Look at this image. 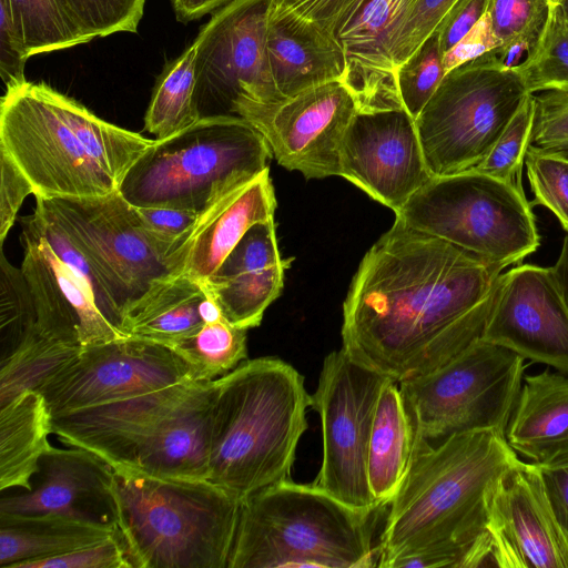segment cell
Returning <instances> with one entry per match:
<instances>
[{
    "label": "cell",
    "instance_id": "obj_1",
    "mask_svg": "<svg viewBox=\"0 0 568 568\" xmlns=\"http://www.w3.org/2000/svg\"><path fill=\"white\" fill-rule=\"evenodd\" d=\"M503 270L395 220L367 251L343 306V349L399 383L481 338Z\"/></svg>",
    "mask_w": 568,
    "mask_h": 568
},
{
    "label": "cell",
    "instance_id": "obj_2",
    "mask_svg": "<svg viewBox=\"0 0 568 568\" xmlns=\"http://www.w3.org/2000/svg\"><path fill=\"white\" fill-rule=\"evenodd\" d=\"M517 458L491 429L456 433L436 446L415 442L388 504L377 567H479L493 493Z\"/></svg>",
    "mask_w": 568,
    "mask_h": 568
},
{
    "label": "cell",
    "instance_id": "obj_3",
    "mask_svg": "<svg viewBox=\"0 0 568 568\" xmlns=\"http://www.w3.org/2000/svg\"><path fill=\"white\" fill-rule=\"evenodd\" d=\"M214 385L209 480L243 499L288 479L312 403L304 377L280 358L258 357Z\"/></svg>",
    "mask_w": 568,
    "mask_h": 568
},
{
    "label": "cell",
    "instance_id": "obj_4",
    "mask_svg": "<svg viewBox=\"0 0 568 568\" xmlns=\"http://www.w3.org/2000/svg\"><path fill=\"white\" fill-rule=\"evenodd\" d=\"M214 381H183L118 402L52 416V433L113 469L209 479Z\"/></svg>",
    "mask_w": 568,
    "mask_h": 568
},
{
    "label": "cell",
    "instance_id": "obj_5",
    "mask_svg": "<svg viewBox=\"0 0 568 568\" xmlns=\"http://www.w3.org/2000/svg\"><path fill=\"white\" fill-rule=\"evenodd\" d=\"M112 491L131 568H227L242 503L230 490L113 469Z\"/></svg>",
    "mask_w": 568,
    "mask_h": 568
},
{
    "label": "cell",
    "instance_id": "obj_6",
    "mask_svg": "<svg viewBox=\"0 0 568 568\" xmlns=\"http://www.w3.org/2000/svg\"><path fill=\"white\" fill-rule=\"evenodd\" d=\"M375 513L285 479L242 499L227 568H371Z\"/></svg>",
    "mask_w": 568,
    "mask_h": 568
},
{
    "label": "cell",
    "instance_id": "obj_7",
    "mask_svg": "<svg viewBox=\"0 0 568 568\" xmlns=\"http://www.w3.org/2000/svg\"><path fill=\"white\" fill-rule=\"evenodd\" d=\"M272 155L264 135L242 118L205 116L173 135L155 139L118 191L136 207L201 213L267 170Z\"/></svg>",
    "mask_w": 568,
    "mask_h": 568
},
{
    "label": "cell",
    "instance_id": "obj_8",
    "mask_svg": "<svg viewBox=\"0 0 568 568\" xmlns=\"http://www.w3.org/2000/svg\"><path fill=\"white\" fill-rule=\"evenodd\" d=\"M531 209L525 193L510 184L466 171L432 176L395 220L504 270L539 246Z\"/></svg>",
    "mask_w": 568,
    "mask_h": 568
},
{
    "label": "cell",
    "instance_id": "obj_9",
    "mask_svg": "<svg viewBox=\"0 0 568 568\" xmlns=\"http://www.w3.org/2000/svg\"><path fill=\"white\" fill-rule=\"evenodd\" d=\"M528 94L493 50L454 68L415 119L432 176L469 171L490 152Z\"/></svg>",
    "mask_w": 568,
    "mask_h": 568
},
{
    "label": "cell",
    "instance_id": "obj_10",
    "mask_svg": "<svg viewBox=\"0 0 568 568\" xmlns=\"http://www.w3.org/2000/svg\"><path fill=\"white\" fill-rule=\"evenodd\" d=\"M524 361L480 338L434 371L399 382L415 442L486 429L505 435L523 385Z\"/></svg>",
    "mask_w": 568,
    "mask_h": 568
},
{
    "label": "cell",
    "instance_id": "obj_11",
    "mask_svg": "<svg viewBox=\"0 0 568 568\" xmlns=\"http://www.w3.org/2000/svg\"><path fill=\"white\" fill-rule=\"evenodd\" d=\"M388 377L355 361L343 348L329 353L311 407L320 415L323 457L315 484L352 508L375 513L367 458L376 404Z\"/></svg>",
    "mask_w": 568,
    "mask_h": 568
},
{
    "label": "cell",
    "instance_id": "obj_12",
    "mask_svg": "<svg viewBox=\"0 0 568 568\" xmlns=\"http://www.w3.org/2000/svg\"><path fill=\"white\" fill-rule=\"evenodd\" d=\"M0 151L33 187V195L92 197L119 189L84 150L39 83L6 89L0 102Z\"/></svg>",
    "mask_w": 568,
    "mask_h": 568
},
{
    "label": "cell",
    "instance_id": "obj_13",
    "mask_svg": "<svg viewBox=\"0 0 568 568\" xmlns=\"http://www.w3.org/2000/svg\"><path fill=\"white\" fill-rule=\"evenodd\" d=\"M36 209L54 220L88 256L121 318L152 283L171 275L134 206L118 190L92 197L36 196Z\"/></svg>",
    "mask_w": 568,
    "mask_h": 568
},
{
    "label": "cell",
    "instance_id": "obj_14",
    "mask_svg": "<svg viewBox=\"0 0 568 568\" xmlns=\"http://www.w3.org/2000/svg\"><path fill=\"white\" fill-rule=\"evenodd\" d=\"M272 0H234L212 13L195 40L194 99L200 118L234 115L247 103L273 105L277 92L266 53Z\"/></svg>",
    "mask_w": 568,
    "mask_h": 568
},
{
    "label": "cell",
    "instance_id": "obj_15",
    "mask_svg": "<svg viewBox=\"0 0 568 568\" xmlns=\"http://www.w3.org/2000/svg\"><path fill=\"white\" fill-rule=\"evenodd\" d=\"M192 379L171 347L125 337L82 346L39 390L52 416L122 400ZM193 381V379H192Z\"/></svg>",
    "mask_w": 568,
    "mask_h": 568
},
{
    "label": "cell",
    "instance_id": "obj_16",
    "mask_svg": "<svg viewBox=\"0 0 568 568\" xmlns=\"http://www.w3.org/2000/svg\"><path fill=\"white\" fill-rule=\"evenodd\" d=\"M357 111L351 91L336 80L273 105H255L244 120L264 135L282 166L322 179L339 175L342 142Z\"/></svg>",
    "mask_w": 568,
    "mask_h": 568
},
{
    "label": "cell",
    "instance_id": "obj_17",
    "mask_svg": "<svg viewBox=\"0 0 568 568\" xmlns=\"http://www.w3.org/2000/svg\"><path fill=\"white\" fill-rule=\"evenodd\" d=\"M480 567L568 568V538L534 463L517 458L497 484Z\"/></svg>",
    "mask_w": 568,
    "mask_h": 568
},
{
    "label": "cell",
    "instance_id": "obj_18",
    "mask_svg": "<svg viewBox=\"0 0 568 568\" xmlns=\"http://www.w3.org/2000/svg\"><path fill=\"white\" fill-rule=\"evenodd\" d=\"M339 176L396 214L432 178L405 109L357 111L344 135Z\"/></svg>",
    "mask_w": 568,
    "mask_h": 568
},
{
    "label": "cell",
    "instance_id": "obj_19",
    "mask_svg": "<svg viewBox=\"0 0 568 568\" xmlns=\"http://www.w3.org/2000/svg\"><path fill=\"white\" fill-rule=\"evenodd\" d=\"M481 339L568 374V308L550 267L500 273Z\"/></svg>",
    "mask_w": 568,
    "mask_h": 568
},
{
    "label": "cell",
    "instance_id": "obj_20",
    "mask_svg": "<svg viewBox=\"0 0 568 568\" xmlns=\"http://www.w3.org/2000/svg\"><path fill=\"white\" fill-rule=\"evenodd\" d=\"M22 273L29 285L41 333L72 345L129 337L98 308L93 297L57 256L29 216L21 220Z\"/></svg>",
    "mask_w": 568,
    "mask_h": 568
},
{
    "label": "cell",
    "instance_id": "obj_21",
    "mask_svg": "<svg viewBox=\"0 0 568 568\" xmlns=\"http://www.w3.org/2000/svg\"><path fill=\"white\" fill-rule=\"evenodd\" d=\"M113 469L80 447L50 446L39 460L31 489L0 499V511L59 514L114 527Z\"/></svg>",
    "mask_w": 568,
    "mask_h": 568
},
{
    "label": "cell",
    "instance_id": "obj_22",
    "mask_svg": "<svg viewBox=\"0 0 568 568\" xmlns=\"http://www.w3.org/2000/svg\"><path fill=\"white\" fill-rule=\"evenodd\" d=\"M417 0H365L336 32L345 53L342 82L361 112L404 109L393 61L395 42Z\"/></svg>",
    "mask_w": 568,
    "mask_h": 568
},
{
    "label": "cell",
    "instance_id": "obj_23",
    "mask_svg": "<svg viewBox=\"0 0 568 568\" xmlns=\"http://www.w3.org/2000/svg\"><path fill=\"white\" fill-rule=\"evenodd\" d=\"M276 199L270 169L209 205L169 252L171 275L205 282L255 223L273 219Z\"/></svg>",
    "mask_w": 568,
    "mask_h": 568
},
{
    "label": "cell",
    "instance_id": "obj_24",
    "mask_svg": "<svg viewBox=\"0 0 568 568\" xmlns=\"http://www.w3.org/2000/svg\"><path fill=\"white\" fill-rule=\"evenodd\" d=\"M290 263L280 254L271 219L252 225L202 284L231 324L248 329L260 325L267 306L281 294Z\"/></svg>",
    "mask_w": 568,
    "mask_h": 568
},
{
    "label": "cell",
    "instance_id": "obj_25",
    "mask_svg": "<svg viewBox=\"0 0 568 568\" xmlns=\"http://www.w3.org/2000/svg\"><path fill=\"white\" fill-rule=\"evenodd\" d=\"M266 53L273 82L283 99L342 80L345 53L337 37L301 17L284 0H272Z\"/></svg>",
    "mask_w": 568,
    "mask_h": 568
},
{
    "label": "cell",
    "instance_id": "obj_26",
    "mask_svg": "<svg viewBox=\"0 0 568 568\" xmlns=\"http://www.w3.org/2000/svg\"><path fill=\"white\" fill-rule=\"evenodd\" d=\"M505 437L532 462L568 443V374L525 375Z\"/></svg>",
    "mask_w": 568,
    "mask_h": 568
},
{
    "label": "cell",
    "instance_id": "obj_27",
    "mask_svg": "<svg viewBox=\"0 0 568 568\" xmlns=\"http://www.w3.org/2000/svg\"><path fill=\"white\" fill-rule=\"evenodd\" d=\"M115 528L59 514L0 511V567L58 556L102 542Z\"/></svg>",
    "mask_w": 568,
    "mask_h": 568
},
{
    "label": "cell",
    "instance_id": "obj_28",
    "mask_svg": "<svg viewBox=\"0 0 568 568\" xmlns=\"http://www.w3.org/2000/svg\"><path fill=\"white\" fill-rule=\"evenodd\" d=\"M207 296L204 285L187 276L160 278L124 311L120 329L171 347L204 324L202 305Z\"/></svg>",
    "mask_w": 568,
    "mask_h": 568
},
{
    "label": "cell",
    "instance_id": "obj_29",
    "mask_svg": "<svg viewBox=\"0 0 568 568\" xmlns=\"http://www.w3.org/2000/svg\"><path fill=\"white\" fill-rule=\"evenodd\" d=\"M52 415L43 395L28 389L0 406V489H31L39 460L51 446Z\"/></svg>",
    "mask_w": 568,
    "mask_h": 568
},
{
    "label": "cell",
    "instance_id": "obj_30",
    "mask_svg": "<svg viewBox=\"0 0 568 568\" xmlns=\"http://www.w3.org/2000/svg\"><path fill=\"white\" fill-rule=\"evenodd\" d=\"M414 444V426L398 383L388 378L376 404L367 458L368 484L379 506H387L398 490L409 467Z\"/></svg>",
    "mask_w": 568,
    "mask_h": 568
},
{
    "label": "cell",
    "instance_id": "obj_31",
    "mask_svg": "<svg viewBox=\"0 0 568 568\" xmlns=\"http://www.w3.org/2000/svg\"><path fill=\"white\" fill-rule=\"evenodd\" d=\"M41 91L81 141L88 154L120 185L130 168L154 140L109 123L84 105L44 83Z\"/></svg>",
    "mask_w": 568,
    "mask_h": 568
},
{
    "label": "cell",
    "instance_id": "obj_32",
    "mask_svg": "<svg viewBox=\"0 0 568 568\" xmlns=\"http://www.w3.org/2000/svg\"><path fill=\"white\" fill-rule=\"evenodd\" d=\"M195 55L193 42L158 78L144 116V130L156 139L173 135L201 119L194 99Z\"/></svg>",
    "mask_w": 568,
    "mask_h": 568
},
{
    "label": "cell",
    "instance_id": "obj_33",
    "mask_svg": "<svg viewBox=\"0 0 568 568\" xmlns=\"http://www.w3.org/2000/svg\"><path fill=\"white\" fill-rule=\"evenodd\" d=\"M246 331L222 317L204 323L171 348L189 365L193 381H214L247 359Z\"/></svg>",
    "mask_w": 568,
    "mask_h": 568
},
{
    "label": "cell",
    "instance_id": "obj_34",
    "mask_svg": "<svg viewBox=\"0 0 568 568\" xmlns=\"http://www.w3.org/2000/svg\"><path fill=\"white\" fill-rule=\"evenodd\" d=\"M43 342L58 341L41 333L34 302L22 270L13 266L1 252L0 358L18 348Z\"/></svg>",
    "mask_w": 568,
    "mask_h": 568
},
{
    "label": "cell",
    "instance_id": "obj_35",
    "mask_svg": "<svg viewBox=\"0 0 568 568\" xmlns=\"http://www.w3.org/2000/svg\"><path fill=\"white\" fill-rule=\"evenodd\" d=\"M24 37L29 57L89 41L80 33L58 0H4Z\"/></svg>",
    "mask_w": 568,
    "mask_h": 568
},
{
    "label": "cell",
    "instance_id": "obj_36",
    "mask_svg": "<svg viewBox=\"0 0 568 568\" xmlns=\"http://www.w3.org/2000/svg\"><path fill=\"white\" fill-rule=\"evenodd\" d=\"M515 70L528 93L568 88V24L556 3L538 44Z\"/></svg>",
    "mask_w": 568,
    "mask_h": 568
},
{
    "label": "cell",
    "instance_id": "obj_37",
    "mask_svg": "<svg viewBox=\"0 0 568 568\" xmlns=\"http://www.w3.org/2000/svg\"><path fill=\"white\" fill-rule=\"evenodd\" d=\"M532 121L534 94L528 93L487 156L469 171L496 178L525 193L523 166L531 144Z\"/></svg>",
    "mask_w": 568,
    "mask_h": 568
},
{
    "label": "cell",
    "instance_id": "obj_38",
    "mask_svg": "<svg viewBox=\"0 0 568 568\" xmlns=\"http://www.w3.org/2000/svg\"><path fill=\"white\" fill-rule=\"evenodd\" d=\"M29 217L39 233L54 251L57 256L87 287L101 313L120 329V313L116 310L102 277L88 256L65 233V231L43 212L34 209L33 214L29 215Z\"/></svg>",
    "mask_w": 568,
    "mask_h": 568
},
{
    "label": "cell",
    "instance_id": "obj_39",
    "mask_svg": "<svg viewBox=\"0 0 568 568\" xmlns=\"http://www.w3.org/2000/svg\"><path fill=\"white\" fill-rule=\"evenodd\" d=\"M443 57L438 33L435 31L396 70L402 105L414 120L445 77Z\"/></svg>",
    "mask_w": 568,
    "mask_h": 568
},
{
    "label": "cell",
    "instance_id": "obj_40",
    "mask_svg": "<svg viewBox=\"0 0 568 568\" xmlns=\"http://www.w3.org/2000/svg\"><path fill=\"white\" fill-rule=\"evenodd\" d=\"M90 42L116 32H136L145 0H58Z\"/></svg>",
    "mask_w": 568,
    "mask_h": 568
},
{
    "label": "cell",
    "instance_id": "obj_41",
    "mask_svg": "<svg viewBox=\"0 0 568 568\" xmlns=\"http://www.w3.org/2000/svg\"><path fill=\"white\" fill-rule=\"evenodd\" d=\"M525 166L534 193L530 206L550 210L568 232V155L530 144Z\"/></svg>",
    "mask_w": 568,
    "mask_h": 568
},
{
    "label": "cell",
    "instance_id": "obj_42",
    "mask_svg": "<svg viewBox=\"0 0 568 568\" xmlns=\"http://www.w3.org/2000/svg\"><path fill=\"white\" fill-rule=\"evenodd\" d=\"M551 7L550 0H487L485 18L498 47L523 39L536 48Z\"/></svg>",
    "mask_w": 568,
    "mask_h": 568
},
{
    "label": "cell",
    "instance_id": "obj_43",
    "mask_svg": "<svg viewBox=\"0 0 568 568\" xmlns=\"http://www.w3.org/2000/svg\"><path fill=\"white\" fill-rule=\"evenodd\" d=\"M531 144L568 155V88L534 94Z\"/></svg>",
    "mask_w": 568,
    "mask_h": 568
},
{
    "label": "cell",
    "instance_id": "obj_44",
    "mask_svg": "<svg viewBox=\"0 0 568 568\" xmlns=\"http://www.w3.org/2000/svg\"><path fill=\"white\" fill-rule=\"evenodd\" d=\"M458 0H417L395 42V69L404 63L439 27Z\"/></svg>",
    "mask_w": 568,
    "mask_h": 568
},
{
    "label": "cell",
    "instance_id": "obj_45",
    "mask_svg": "<svg viewBox=\"0 0 568 568\" xmlns=\"http://www.w3.org/2000/svg\"><path fill=\"white\" fill-rule=\"evenodd\" d=\"M134 210L142 229L165 261L172 247L191 231L200 216L195 211L166 206H134Z\"/></svg>",
    "mask_w": 568,
    "mask_h": 568
},
{
    "label": "cell",
    "instance_id": "obj_46",
    "mask_svg": "<svg viewBox=\"0 0 568 568\" xmlns=\"http://www.w3.org/2000/svg\"><path fill=\"white\" fill-rule=\"evenodd\" d=\"M19 568H131L115 532L106 540L71 552L20 565Z\"/></svg>",
    "mask_w": 568,
    "mask_h": 568
},
{
    "label": "cell",
    "instance_id": "obj_47",
    "mask_svg": "<svg viewBox=\"0 0 568 568\" xmlns=\"http://www.w3.org/2000/svg\"><path fill=\"white\" fill-rule=\"evenodd\" d=\"M532 463L540 474L551 509L568 538V443Z\"/></svg>",
    "mask_w": 568,
    "mask_h": 568
},
{
    "label": "cell",
    "instance_id": "obj_48",
    "mask_svg": "<svg viewBox=\"0 0 568 568\" xmlns=\"http://www.w3.org/2000/svg\"><path fill=\"white\" fill-rule=\"evenodd\" d=\"M29 58L23 33L6 1L0 0V75L6 89L27 82L24 67Z\"/></svg>",
    "mask_w": 568,
    "mask_h": 568
},
{
    "label": "cell",
    "instance_id": "obj_49",
    "mask_svg": "<svg viewBox=\"0 0 568 568\" xmlns=\"http://www.w3.org/2000/svg\"><path fill=\"white\" fill-rule=\"evenodd\" d=\"M0 241L3 243L14 224L18 211L33 187L7 154L0 151Z\"/></svg>",
    "mask_w": 568,
    "mask_h": 568
},
{
    "label": "cell",
    "instance_id": "obj_50",
    "mask_svg": "<svg viewBox=\"0 0 568 568\" xmlns=\"http://www.w3.org/2000/svg\"><path fill=\"white\" fill-rule=\"evenodd\" d=\"M301 17L336 36L365 0H284Z\"/></svg>",
    "mask_w": 568,
    "mask_h": 568
},
{
    "label": "cell",
    "instance_id": "obj_51",
    "mask_svg": "<svg viewBox=\"0 0 568 568\" xmlns=\"http://www.w3.org/2000/svg\"><path fill=\"white\" fill-rule=\"evenodd\" d=\"M486 8L487 0H458L454 4L436 30L444 54L484 18Z\"/></svg>",
    "mask_w": 568,
    "mask_h": 568
},
{
    "label": "cell",
    "instance_id": "obj_52",
    "mask_svg": "<svg viewBox=\"0 0 568 568\" xmlns=\"http://www.w3.org/2000/svg\"><path fill=\"white\" fill-rule=\"evenodd\" d=\"M488 22L484 18L443 57L445 74L459 64L497 48Z\"/></svg>",
    "mask_w": 568,
    "mask_h": 568
},
{
    "label": "cell",
    "instance_id": "obj_53",
    "mask_svg": "<svg viewBox=\"0 0 568 568\" xmlns=\"http://www.w3.org/2000/svg\"><path fill=\"white\" fill-rule=\"evenodd\" d=\"M234 0H171L176 19L183 23L213 13Z\"/></svg>",
    "mask_w": 568,
    "mask_h": 568
},
{
    "label": "cell",
    "instance_id": "obj_54",
    "mask_svg": "<svg viewBox=\"0 0 568 568\" xmlns=\"http://www.w3.org/2000/svg\"><path fill=\"white\" fill-rule=\"evenodd\" d=\"M550 270L568 308V235L564 239L560 255Z\"/></svg>",
    "mask_w": 568,
    "mask_h": 568
},
{
    "label": "cell",
    "instance_id": "obj_55",
    "mask_svg": "<svg viewBox=\"0 0 568 568\" xmlns=\"http://www.w3.org/2000/svg\"><path fill=\"white\" fill-rule=\"evenodd\" d=\"M556 4L559 7L564 19L568 24V0H559Z\"/></svg>",
    "mask_w": 568,
    "mask_h": 568
},
{
    "label": "cell",
    "instance_id": "obj_56",
    "mask_svg": "<svg viewBox=\"0 0 568 568\" xmlns=\"http://www.w3.org/2000/svg\"><path fill=\"white\" fill-rule=\"evenodd\" d=\"M559 0H550L552 4L557 3Z\"/></svg>",
    "mask_w": 568,
    "mask_h": 568
}]
</instances>
